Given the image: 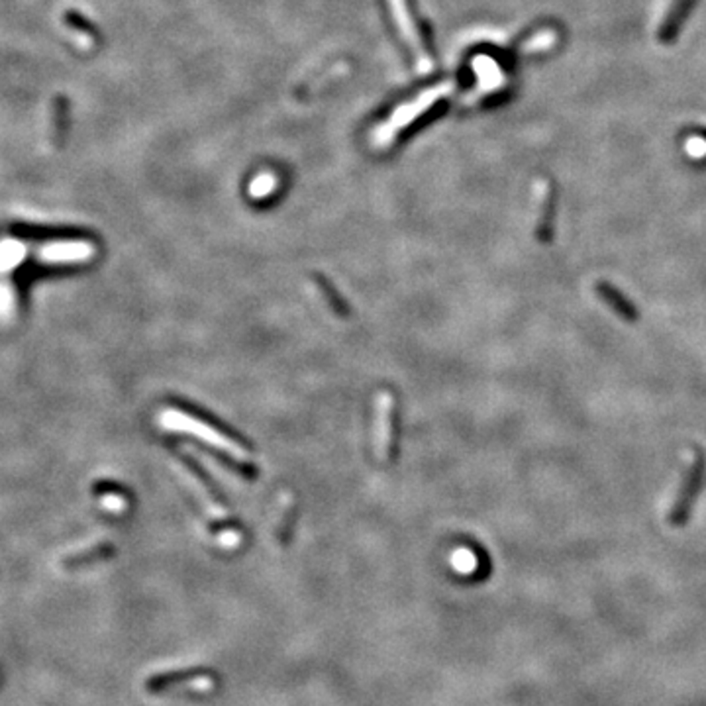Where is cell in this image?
<instances>
[{"instance_id": "16", "label": "cell", "mask_w": 706, "mask_h": 706, "mask_svg": "<svg viewBox=\"0 0 706 706\" xmlns=\"http://www.w3.org/2000/svg\"><path fill=\"white\" fill-rule=\"evenodd\" d=\"M451 561H454V567H457L459 572H464V573L471 572V569L475 567V565H469V561H475V556L471 554V551H469V549H465V548L457 549L456 554L451 556Z\"/></svg>"}, {"instance_id": "4", "label": "cell", "mask_w": 706, "mask_h": 706, "mask_svg": "<svg viewBox=\"0 0 706 706\" xmlns=\"http://www.w3.org/2000/svg\"><path fill=\"white\" fill-rule=\"evenodd\" d=\"M96 256V248L87 240L48 242L35 248L34 257L42 265H81Z\"/></svg>"}, {"instance_id": "5", "label": "cell", "mask_w": 706, "mask_h": 706, "mask_svg": "<svg viewBox=\"0 0 706 706\" xmlns=\"http://www.w3.org/2000/svg\"><path fill=\"white\" fill-rule=\"evenodd\" d=\"M449 90H451L449 85H440L436 88L428 90V93H424V96H420L416 103L398 108V112L391 118V120H388L385 126H381V128H379V132H375V135H373L375 146H379V148L388 146V143H391V140L395 138L398 130H403L404 126L409 124V122H412L416 116H420L424 111H426V108L434 101H436V98L449 93Z\"/></svg>"}, {"instance_id": "11", "label": "cell", "mask_w": 706, "mask_h": 706, "mask_svg": "<svg viewBox=\"0 0 706 706\" xmlns=\"http://www.w3.org/2000/svg\"><path fill=\"white\" fill-rule=\"evenodd\" d=\"M28 246L18 238L0 240V275H8L20 267L28 257Z\"/></svg>"}, {"instance_id": "12", "label": "cell", "mask_w": 706, "mask_h": 706, "mask_svg": "<svg viewBox=\"0 0 706 706\" xmlns=\"http://www.w3.org/2000/svg\"><path fill=\"white\" fill-rule=\"evenodd\" d=\"M295 512H296L295 496L291 493L280 495L279 509H277V514H275V536L279 540V544H287L288 536H291V528H293V522H295Z\"/></svg>"}, {"instance_id": "3", "label": "cell", "mask_w": 706, "mask_h": 706, "mask_svg": "<svg viewBox=\"0 0 706 706\" xmlns=\"http://www.w3.org/2000/svg\"><path fill=\"white\" fill-rule=\"evenodd\" d=\"M395 418L396 401L391 391H381L375 396V420H373V443L375 457L381 464H391L395 459Z\"/></svg>"}, {"instance_id": "6", "label": "cell", "mask_w": 706, "mask_h": 706, "mask_svg": "<svg viewBox=\"0 0 706 706\" xmlns=\"http://www.w3.org/2000/svg\"><path fill=\"white\" fill-rule=\"evenodd\" d=\"M173 469L177 477L180 479V483L188 488V493H191L195 496V501L201 504V509L204 510L208 518H212L216 522L228 520V510L224 509L222 503L216 499L214 493L211 491V487H208L193 469H188L183 464H173Z\"/></svg>"}, {"instance_id": "1", "label": "cell", "mask_w": 706, "mask_h": 706, "mask_svg": "<svg viewBox=\"0 0 706 706\" xmlns=\"http://www.w3.org/2000/svg\"><path fill=\"white\" fill-rule=\"evenodd\" d=\"M159 422L163 428L195 436L201 441H206L208 446L224 451L226 456L232 457L234 461H238V464L251 467V454L242 446L238 440L230 438L228 434H224L222 430L211 426V424L201 420V418H196V416H193V414H187L179 409H165L159 414Z\"/></svg>"}, {"instance_id": "7", "label": "cell", "mask_w": 706, "mask_h": 706, "mask_svg": "<svg viewBox=\"0 0 706 706\" xmlns=\"http://www.w3.org/2000/svg\"><path fill=\"white\" fill-rule=\"evenodd\" d=\"M388 4H391L393 16L398 24V28H401V32H403V38L406 40V43H409V48L416 59V65H418V71L422 75L430 73L434 67L432 58L428 56L426 48H424L420 34H418V30H416V24L412 20L409 8H406V3L404 0H388Z\"/></svg>"}, {"instance_id": "13", "label": "cell", "mask_w": 706, "mask_h": 706, "mask_svg": "<svg viewBox=\"0 0 706 706\" xmlns=\"http://www.w3.org/2000/svg\"><path fill=\"white\" fill-rule=\"evenodd\" d=\"M312 287L316 288V291H318V295L322 296V301L326 303V306H328V309L336 314V316H340V318H348L349 316V306L343 303V298L338 295V291L336 288H334L328 280H326L324 277H320V275H312Z\"/></svg>"}, {"instance_id": "17", "label": "cell", "mask_w": 706, "mask_h": 706, "mask_svg": "<svg viewBox=\"0 0 706 706\" xmlns=\"http://www.w3.org/2000/svg\"><path fill=\"white\" fill-rule=\"evenodd\" d=\"M101 504H103V509L108 512H122L126 509V501L120 495H104Z\"/></svg>"}, {"instance_id": "10", "label": "cell", "mask_w": 706, "mask_h": 706, "mask_svg": "<svg viewBox=\"0 0 706 706\" xmlns=\"http://www.w3.org/2000/svg\"><path fill=\"white\" fill-rule=\"evenodd\" d=\"M595 293L599 295L601 301L609 306V309L622 318L624 322H638L640 320V311L638 306L633 304L630 298L624 295L618 287H614L609 280H596L595 283Z\"/></svg>"}, {"instance_id": "2", "label": "cell", "mask_w": 706, "mask_h": 706, "mask_svg": "<svg viewBox=\"0 0 706 706\" xmlns=\"http://www.w3.org/2000/svg\"><path fill=\"white\" fill-rule=\"evenodd\" d=\"M704 475H706V456L702 454V451H694L693 461L685 473L683 485H681V488H679L677 499L667 516V520L671 526L681 528L687 522H689L693 509H694V503L701 495Z\"/></svg>"}, {"instance_id": "15", "label": "cell", "mask_w": 706, "mask_h": 706, "mask_svg": "<svg viewBox=\"0 0 706 706\" xmlns=\"http://www.w3.org/2000/svg\"><path fill=\"white\" fill-rule=\"evenodd\" d=\"M277 185V179L271 175V173H261L253 183L249 185V193L256 196V198H264L267 196L271 191H273Z\"/></svg>"}, {"instance_id": "9", "label": "cell", "mask_w": 706, "mask_h": 706, "mask_svg": "<svg viewBox=\"0 0 706 706\" xmlns=\"http://www.w3.org/2000/svg\"><path fill=\"white\" fill-rule=\"evenodd\" d=\"M694 4L696 0H669L662 22L657 24L656 38L659 43L669 45L679 38L683 24L687 22V18H689Z\"/></svg>"}, {"instance_id": "18", "label": "cell", "mask_w": 706, "mask_h": 706, "mask_svg": "<svg viewBox=\"0 0 706 706\" xmlns=\"http://www.w3.org/2000/svg\"><path fill=\"white\" fill-rule=\"evenodd\" d=\"M238 541H240L238 532H226L224 536H220V544H222V546H226V548H234V546H238Z\"/></svg>"}, {"instance_id": "14", "label": "cell", "mask_w": 706, "mask_h": 706, "mask_svg": "<svg viewBox=\"0 0 706 706\" xmlns=\"http://www.w3.org/2000/svg\"><path fill=\"white\" fill-rule=\"evenodd\" d=\"M18 311V295L11 280H0V322L8 324L14 320Z\"/></svg>"}, {"instance_id": "8", "label": "cell", "mask_w": 706, "mask_h": 706, "mask_svg": "<svg viewBox=\"0 0 706 706\" xmlns=\"http://www.w3.org/2000/svg\"><path fill=\"white\" fill-rule=\"evenodd\" d=\"M540 206L536 222V240L540 243H551L556 232V212H557V191L551 180H540Z\"/></svg>"}]
</instances>
